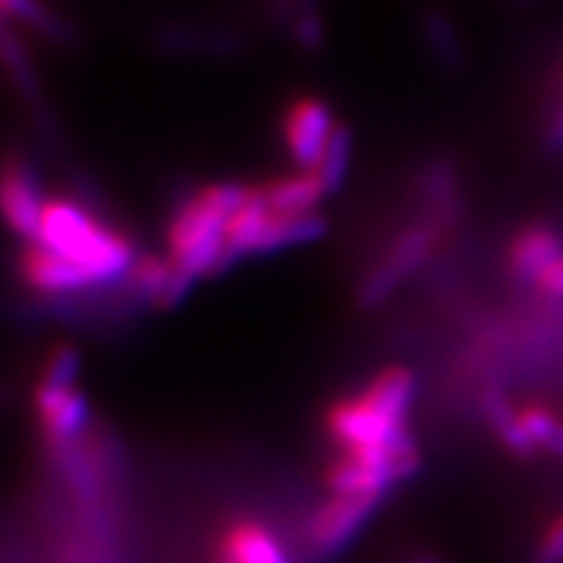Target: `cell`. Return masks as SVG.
<instances>
[{"label":"cell","mask_w":563,"mask_h":563,"mask_svg":"<svg viewBox=\"0 0 563 563\" xmlns=\"http://www.w3.org/2000/svg\"><path fill=\"white\" fill-rule=\"evenodd\" d=\"M418 378L405 365L378 371L361 391L336 399L327 412V433L340 454L378 452L410 439V415Z\"/></svg>","instance_id":"6da1fadb"},{"label":"cell","mask_w":563,"mask_h":563,"mask_svg":"<svg viewBox=\"0 0 563 563\" xmlns=\"http://www.w3.org/2000/svg\"><path fill=\"white\" fill-rule=\"evenodd\" d=\"M32 243L68 258L100 285L125 277L139 258L136 245L125 232L112 228L89 207L68 196L47 199L40 232Z\"/></svg>","instance_id":"7a4b0ae2"},{"label":"cell","mask_w":563,"mask_h":563,"mask_svg":"<svg viewBox=\"0 0 563 563\" xmlns=\"http://www.w3.org/2000/svg\"><path fill=\"white\" fill-rule=\"evenodd\" d=\"M241 183H207L173 209L167 222V258L191 282L228 269L224 235L241 207Z\"/></svg>","instance_id":"3957f363"},{"label":"cell","mask_w":563,"mask_h":563,"mask_svg":"<svg viewBox=\"0 0 563 563\" xmlns=\"http://www.w3.org/2000/svg\"><path fill=\"white\" fill-rule=\"evenodd\" d=\"M452 228L454 222L422 209L418 220H412L386 243V249L378 253L376 264L363 277L357 295H361L365 306H376V302L389 298L405 279L420 272L422 266L431 262L433 253L441 249Z\"/></svg>","instance_id":"277c9868"},{"label":"cell","mask_w":563,"mask_h":563,"mask_svg":"<svg viewBox=\"0 0 563 563\" xmlns=\"http://www.w3.org/2000/svg\"><path fill=\"white\" fill-rule=\"evenodd\" d=\"M336 115L321 97L300 95L282 112L279 133L295 170H316L334 136Z\"/></svg>","instance_id":"5b68a950"},{"label":"cell","mask_w":563,"mask_h":563,"mask_svg":"<svg viewBox=\"0 0 563 563\" xmlns=\"http://www.w3.org/2000/svg\"><path fill=\"white\" fill-rule=\"evenodd\" d=\"M47 196L34 167L21 154H9L0 162V220L32 243L40 232Z\"/></svg>","instance_id":"8992f818"},{"label":"cell","mask_w":563,"mask_h":563,"mask_svg":"<svg viewBox=\"0 0 563 563\" xmlns=\"http://www.w3.org/2000/svg\"><path fill=\"white\" fill-rule=\"evenodd\" d=\"M34 412H37L42 435L55 456L70 454L76 441L84 439L89 420V402L79 386L37 384L34 389Z\"/></svg>","instance_id":"52a82bcc"},{"label":"cell","mask_w":563,"mask_h":563,"mask_svg":"<svg viewBox=\"0 0 563 563\" xmlns=\"http://www.w3.org/2000/svg\"><path fill=\"white\" fill-rule=\"evenodd\" d=\"M378 501L382 498L376 496H334L332 493V498L323 501L308 522L311 551L321 559L340 553L368 525V519L378 509Z\"/></svg>","instance_id":"ba28073f"},{"label":"cell","mask_w":563,"mask_h":563,"mask_svg":"<svg viewBox=\"0 0 563 563\" xmlns=\"http://www.w3.org/2000/svg\"><path fill=\"white\" fill-rule=\"evenodd\" d=\"M19 274L21 282L30 287L32 292L45 295V298H76L89 290L102 287L91 274L70 264L68 258L58 253L42 249L37 243H26L19 253Z\"/></svg>","instance_id":"9c48e42d"},{"label":"cell","mask_w":563,"mask_h":563,"mask_svg":"<svg viewBox=\"0 0 563 563\" xmlns=\"http://www.w3.org/2000/svg\"><path fill=\"white\" fill-rule=\"evenodd\" d=\"M559 258H563V232L548 222H530L506 243L504 269L511 282L532 287L534 279Z\"/></svg>","instance_id":"30bf717a"},{"label":"cell","mask_w":563,"mask_h":563,"mask_svg":"<svg viewBox=\"0 0 563 563\" xmlns=\"http://www.w3.org/2000/svg\"><path fill=\"white\" fill-rule=\"evenodd\" d=\"M125 292L133 300L144 302L152 308H170L178 302L183 295L191 290L194 282L183 277L178 266L170 258L159 256V253H144L133 262L131 272L125 274Z\"/></svg>","instance_id":"8fae6325"},{"label":"cell","mask_w":563,"mask_h":563,"mask_svg":"<svg viewBox=\"0 0 563 563\" xmlns=\"http://www.w3.org/2000/svg\"><path fill=\"white\" fill-rule=\"evenodd\" d=\"M262 196L274 214L282 217H306L319 214L321 201L329 191L313 170H292L262 183Z\"/></svg>","instance_id":"7c38bea8"},{"label":"cell","mask_w":563,"mask_h":563,"mask_svg":"<svg viewBox=\"0 0 563 563\" xmlns=\"http://www.w3.org/2000/svg\"><path fill=\"white\" fill-rule=\"evenodd\" d=\"M217 563H292L277 534L256 522L232 525L217 548Z\"/></svg>","instance_id":"4fadbf2b"},{"label":"cell","mask_w":563,"mask_h":563,"mask_svg":"<svg viewBox=\"0 0 563 563\" xmlns=\"http://www.w3.org/2000/svg\"><path fill=\"white\" fill-rule=\"evenodd\" d=\"M0 13L5 19H16L30 30L45 34V37L63 40L66 37V24L47 9L42 0H0Z\"/></svg>","instance_id":"5bb4252c"},{"label":"cell","mask_w":563,"mask_h":563,"mask_svg":"<svg viewBox=\"0 0 563 563\" xmlns=\"http://www.w3.org/2000/svg\"><path fill=\"white\" fill-rule=\"evenodd\" d=\"M350 159H352V131L347 123L340 121L334 129L332 141H329L327 152H323L319 167L313 170L319 173V178L323 180V186H327L329 194H334L336 188L342 186L344 175H347Z\"/></svg>","instance_id":"9a60e30c"},{"label":"cell","mask_w":563,"mask_h":563,"mask_svg":"<svg viewBox=\"0 0 563 563\" xmlns=\"http://www.w3.org/2000/svg\"><path fill=\"white\" fill-rule=\"evenodd\" d=\"M517 418L522 422L527 439L532 441V446L540 452H548L551 449V443L555 439V433H559L563 418L551 407L543 405V402H527V405H519L517 407Z\"/></svg>","instance_id":"2e32d148"},{"label":"cell","mask_w":563,"mask_h":563,"mask_svg":"<svg viewBox=\"0 0 563 563\" xmlns=\"http://www.w3.org/2000/svg\"><path fill=\"white\" fill-rule=\"evenodd\" d=\"M422 30H426L428 45L439 55V60L452 63V66L462 63V42L452 21L441 16V13H428L426 21H422Z\"/></svg>","instance_id":"e0dca14e"},{"label":"cell","mask_w":563,"mask_h":563,"mask_svg":"<svg viewBox=\"0 0 563 563\" xmlns=\"http://www.w3.org/2000/svg\"><path fill=\"white\" fill-rule=\"evenodd\" d=\"M532 563H563V511L555 514L540 532L532 551Z\"/></svg>","instance_id":"ac0fdd59"},{"label":"cell","mask_w":563,"mask_h":563,"mask_svg":"<svg viewBox=\"0 0 563 563\" xmlns=\"http://www.w3.org/2000/svg\"><path fill=\"white\" fill-rule=\"evenodd\" d=\"M532 290H538L545 300L563 302V258L553 262L538 279H534Z\"/></svg>","instance_id":"d6986e66"},{"label":"cell","mask_w":563,"mask_h":563,"mask_svg":"<svg viewBox=\"0 0 563 563\" xmlns=\"http://www.w3.org/2000/svg\"><path fill=\"white\" fill-rule=\"evenodd\" d=\"M545 144L551 146V150H563V104H559V110H555L551 121H548Z\"/></svg>","instance_id":"ffe728a7"},{"label":"cell","mask_w":563,"mask_h":563,"mask_svg":"<svg viewBox=\"0 0 563 563\" xmlns=\"http://www.w3.org/2000/svg\"><path fill=\"white\" fill-rule=\"evenodd\" d=\"M548 454H553V456H559V460H563V422H561L559 433H555L551 449H548Z\"/></svg>","instance_id":"44dd1931"},{"label":"cell","mask_w":563,"mask_h":563,"mask_svg":"<svg viewBox=\"0 0 563 563\" xmlns=\"http://www.w3.org/2000/svg\"><path fill=\"white\" fill-rule=\"evenodd\" d=\"M0 21H9V19H5V16H3V13H0Z\"/></svg>","instance_id":"7402d4cb"},{"label":"cell","mask_w":563,"mask_h":563,"mask_svg":"<svg viewBox=\"0 0 563 563\" xmlns=\"http://www.w3.org/2000/svg\"><path fill=\"white\" fill-rule=\"evenodd\" d=\"M519 3H530V0H519Z\"/></svg>","instance_id":"603a6c76"}]
</instances>
